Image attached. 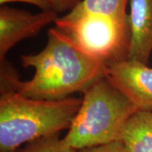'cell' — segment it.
I'll return each instance as SVG.
<instances>
[{
  "label": "cell",
  "instance_id": "10",
  "mask_svg": "<svg viewBox=\"0 0 152 152\" xmlns=\"http://www.w3.org/2000/svg\"><path fill=\"white\" fill-rule=\"evenodd\" d=\"M77 151L68 146L61 138L59 133L44 136L26 143L20 147L15 152H76Z\"/></svg>",
  "mask_w": 152,
  "mask_h": 152
},
{
  "label": "cell",
  "instance_id": "2",
  "mask_svg": "<svg viewBox=\"0 0 152 152\" xmlns=\"http://www.w3.org/2000/svg\"><path fill=\"white\" fill-rule=\"evenodd\" d=\"M82 99L38 100L0 93V152H15L28 142L69 129Z\"/></svg>",
  "mask_w": 152,
  "mask_h": 152
},
{
  "label": "cell",
  "instance_id": "11",
  "mask_svg": "<svg viewBox=\"0 0 152 152\" xmlns=\"http://www.w3.org/2000/svg\"><path fill=\"white\" fill-rule=\"evenodd\" d=\"M13 2H22L26 3L39 8L42 11H56L53 0H0V4L5 5L8 3Z\"/></svg>",
  "mask_w": 152,
  "mask_h": 152
},
{
  "label": "cell",
  "instance_id": "3",
  "mask_svg": "<svg viewBox=\"0 0 152 152\" xmlns=\"http://www.w3.org/2000/svg\"><path fill=\"white\" fill-rule=\"evenodd\" d=\"M83 94L80 107L64 137L66 145L79 151L118 141L138 109L107 76Z\"/></svg>",
  "mask_w": 152,
  "mask_h": 152
},
{
  "label": "cell",
  "instance_id": "1",
  "mask_svg": "<svg viewBox=\"0 0 152 152\" xmlns=\"http://www.w3.org/2000/svg\"><path fill=\"white\" fill-rule=\"evenodd\" d=\"M48 42L41 52L22 55L24 68H33L34 76L22 81L7 59L0 61V93L16 92L38 100H60L84 93L106 77L109 67L75 48L56 27L49 29Z\"/></svg>",
  "mask_w": 152,
  "mask_h": 152
},
{
  "label": "cell",
  "instance_id": "9",
  "mask_svg": "<svg viewBox=\"0 0 152 152\" xmlns=\"http://www.w3.org/2000/svg\"><path fill=\"white\" fill-rule=\"evenodd\" d=\"M129 1L130 0H81L64 16L74 19L87 14H100L127 20L129 19L127 13Z\"/></svg>",
  "mask_w": 152,
  "mask_h": 152
},
{
  "label": "cell",
  "instance_id": "12",
  "mask_svg": "<svg viewBox=\"0 0 152 152\" xmlns=\"http://www.w3.org/2000/svg\"><path fill=\"white\" fill-rule=\"evenodd\" d=\"M76 152H126L119 141H115L107 145L91 147L79 150Z\"/></svg>",
  "mask_w": 152,
  "mask_h": 152
},
{
  "label": "cell",
  "instance_id": "13",
  "mask_svg": "<svg viewBox=\"0 0 152 152\" xmlns=\"http://www.w3.org/2000/svg\"><path fill=\"white\" fill-rule=\"evenodd\" d=\"M81 0H53L57 13L72 10Z\"/></svg>",
  "mask_w": 152,
  "mask_h": 152
},
{
  "label": "cell",
  "instance_id": "4",
  "mask_svg": "<svg viewBox=\"0 0 152 152\" xmlns=\"http://www.w3.org/2000/svg\"><path fill=\"white\" fill-rule=\"evenodd\" d=\"M54 23L75 48L108 67L128 59L129 19L123 20L105 15L87 14L74 19L58 17Z\"/></svg>",
  "mask_w": 152,
  "mask_h": 152
},
{
  "label": "cell",
  "instance_id": "8",
  "mask_svg": "<svg viewBox=\"0 0 152 152\" xmlns=\"http://www.w3.org/2000/svg\"><path fill=\"white\" fill-rule=\"evenodd\" d=\"M118 141L126 152H152V112L139 111L134 114Z\"/></svg>",
  "mask_w": 152,
  "mask_h": 152
},
{
  "label": "cell",
  "instance_id": "7",
  "mask_svg": "<svg viewBox=\"0 0 152 152\" xmlns=\"http://www.w3.org/2000/svg\"><path fill=\"white\" fill-rule=\"evenodd\" d=\"M128 59L149 64L152 53V0H130Z\"/></svg>",
  "mask_w": 152,
  "mask_h": 152
},
{
  "label": "cell",
  "instance_id": "6",
  "mask_svg": "<svg viewBox=\"0 0 152 152\" xmlns=\"http://www.w3.org/2000/svg\"><path fill=\"white\" fill-rule=\"evenodd\" d=\"M107 77L138 111L152 112V68L125 59L109 66Z\"/></svg>",
  "mask_w": 152,
  "mask_h": 152
},
{
  "label": "cell",
  "instance_id": "5",
  "mask_svg": "<svg viewBox=\"0 0 152 152\" xmlns=\"http://www.w3.org/2000/svg\"><path fill=\"white\" fill-rule=\"evenodd\" d=\"M58 13L42 11L32 14L26 10L2 5L0 8V61L17 43L37 36L45 26L55 22Z\"/></svg>",
  "mask_w": 152,
  "mask_h": 152
}]
</instances>
